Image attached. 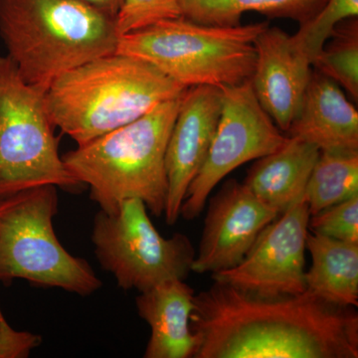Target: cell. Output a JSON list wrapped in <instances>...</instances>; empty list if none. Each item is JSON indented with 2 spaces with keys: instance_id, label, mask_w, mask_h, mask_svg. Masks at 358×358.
Returning <instances> with one entry per match:
<instances>
[{
  "instance_id": "7402d4cb",
  "label": "cell",
  "mask_w": 358,
  "mask_h": 358,
  "mask_svg": "<svg viewBox=\"0 0 358 358\" xmlns=\"http://www.w3.org/2000/svg\"><path fill=\"white\" fill-rule=\"evenodd\" d=\"M308 229L341 241L358 243V195L310 216Z\"/></svg>"
},
{
  "instance_id": "52a82bcc",
  "label": "cell",
  "mask_w": 358,
  "mask_h": 358,
  "mask_svg": "<svg viewBox=\"0 0 358 358\" xmlns=\"http://www.w3.org/2000/svg\"><path fill=\"white\" fill-rule=\"evenodd\" d=\"M46 91L21 77L8 56H0V197L51 185L81 187L59 154Z\"/></svg>"
},
{
  "instance_id": "ac0fdd59",
  "label": "cell",
  "mask_w": 358,
  "mask_h": 358,
  "mask_svg": "<svg viewBox=\"0 0 358 358\" xmlns=\"http://www.w3.org/2000/svg\"><path fill=\"white\" fill-rule=\"evenodd\" d=\"M327 0H178L181 16L201 24L232 27L247 13L284 18L299 24L312 20Z\"/></svg>"
},
{
  "instance_id": "44dd1931",
  "label": "cell",
  "mask_w": 358,
  "mask_h": 358,
  "mask_svg": "<svg viewBox=\"0 0 358 358\" xmlns=\"http://www.w3.org/2000/svg\"><path fill=\"white\" fill-rule=\"evenodd\" d=\"M358 0H327L312 20L300 25L294 41L310 59L312 65L334 28L346 20L357 17Z\"/></svg>"
},
{
  "instance_id": "3957f363",
  "label": "cell",
  "mask_w": 358,
  "mask_h": 358,
  "mask_svg": "<svg viewBox=\"0 0 358 358\" xmlns=\"http://www.w3.org/2000/svg\"><path fill=\"white\" fill-rule=\"evenodd\" d=\"M186 89L145 61L114 53L57 78L46 91V102L55 128L81 147Z\"/></svg>"
},
{
  "instance_id": "6da1fadb",
  "label": "cell",
  "mask_w": 358,
  "mask_h": 358,
  "mask_svg": "<svg viewBox=\"0 0 358 358\" xmlns=\"http://www.w3.org/2000/svg\"><path fill=\"white\" fill-rule=\"evenodd\" d=\"M193 358H357L358 315L303 292L257 296L214 282L195 294Z\"/></svg>"
},
{
  "instance_id": "e0dca14e",
  "label": "cell",
  "mask_w": 358,
  "mask_h": 358,
  "mask_svg": "<svg viewBox=\"0 0 358 358\" xmlns=\"http://www.w3.org/2000/svg\"><path fill=\"white\" fill-rule=\"evenodd\" d=\"M306 247L312 257L306 292L336 307H357L358 243L308 231Z\"/></svg>"
},
{
  "instance_id": "603a6c76",
  "label": "cell",
  "mask_w": 358,
  "mask_h": 358,
  "mask_svg": "<svg viewBox=\"0 0 358 358\" xmlns=\"http://www.w3.org/2000/svg\"><path fill=\"white\" fill-rule=\"evenodd\" d=\"M179 16L178 0H124L115 21L121 36L157 21Z\"/></svg>"
},
{
  "instance_id": "7a4b0ae2",
  "label": "cell",
  "mask_w": 358,
  "mask_h": 358,
  "mask_svg": "<svg viewBox=\"0 0 358 358\" xmlns=\"http://www.w3.org/2000/svg\"><path fill=\"white\" fill-rule=\"evenodd\" d=\"M115 18L84 0H0V37L24 81L47 91L65 73L115 53Z\"/></svg>"
},
{
  "instance_id": "d6986e66",
  "label": "cell",
  "mask_w": 358,
  "mask_h": 358,
  "mask_svg": "<svg viewBox=\"0 0 358 358\" xmlns=\"http://www.w3.org/2000/svg\"><path fill=\"white\" fill-rule=\"evenodd\" d=\"M358 195V152H320L306 188L310 216Z\"/></svg>"
},
{
  "instance_id": "7c38bea8",
  "label": "cell",
  "mask_w": 358,
  "mask_h": 358,
  "mask_svg": "<svg viewBox=\"0 0 358 358\" xmlns=\"http://www.w3.org/2000/svg\"><path fill=\"white\" fill-rule=\"evenodd\" d=\"M222 101L217 87H190L183 94L166 152L169 192L164 214L169 225L178 220L186 192L208 155Z\"/></svg>"
},
{
  "instance_id": "d4e9b609",
  "label": "cell",
  "mask_w": 358,
  "mask_h": 358,
  "mask_svg": "<svg viewBox=\"0 0 358 358\" xmlns=\"http://www.w3.org/2000/svg\"><path fill=\"white\" fill-rule=\"evenodd\" d=\"M88 3L93 4L113 15L117 16L122 6L124 0H84Z\"/></svg>"
},
{
  "instance_id": "8992f818",
  "label": "cell",
  "mask_w": 358,
  "mask_h": 358,
  "mask_svg": "<svg viewBox=\"0 0 358 358\" xmlns=\"http://www.w3.org/2000/svg\"><path fill=\"white\" fill-rule=\"evenodd\" d=\"M57 186H35L0 197V282L16 279L87 296L102 287L84 259L71 255L54 231Z\"/></svg>"
},
{
  "instance_id": "277c9868",
  "label": "cell",
  "mask_w": 358,
  "mask_h": 358,
  "mask_svg": "<svg viewBox=\"0 0 358 358\" xmlns=\"http://www.w3.org/2000/svg\"><path fill=\"white\" fill-rule=\"evenodd\" d=\"M183 94L62 155L70 173L89 186L90 199L101 210L112 211L122 200L138 199L155 216L164 213L167 143Z\"/></svg>"
},
{
  "instance_id": "9c48e42d",
  "label": "cell",
  "mask_w": 358,
  "mask_h": 358,
  "mask_svg": "<svg viewBox=\"0 0 358 358\" xmlns=\"http://www.w3.org/2000/svg\"><path fill=\"white\" fill-rule=\"evenodd\" d=\"M217 129L201 169L193 178L180 208L185 220L199 217L216 185L233 171L282 147L288 136L257 100L251 80L224 87Z\"/></svg>"
},
{
  "instance_id": "cb8c5ba5",
  "label": "cell",
  "mask_w": 358,
  "mask_h": 358,
  "mask_svg": "<svg viewBox=\"0 0 358 358\" xmlns=\"http://www.w3.org/2000/svg\"><path fill=\"white\" fill-rule=\"evenodd\" d=\"M42 343L41 336L15 331L0 310V358H26Z\"/></svg>"
},
{
  "instance_id": "8fae6325",
  "label": "cell",
  "mask_w": 358,
  "mask_h": 358,
  "mask_svg": "<svg viewBox=\"0 0 358 358\" xmlns=\"http://www.w3.org/2000/svg\"><path fill=\"white\" fill-rule=\"evenodd\" d=\"M279 215L245 183L234 179L224 183L209 200L192 272L212 275L235 267Z\"/></svg>"
},
{
  "instance_id": "ffe728a7",
  "label": "cell",
  "mask_w": 358,
  "mask_h": 358,
  "mask_svg": "<svg viewBox=\"0 0 358 358\" xmlns=\"http://www.w3.org/2000/svg\"><path fill=\"white\" fill-rule=\"evenodd\" d=\"M313 65L357 101V17L343 21L334 28L333 34L324 43Z\"/></svg>"
},
{
  "instance_id": "4fadbf2b",
  "label": "cell",
  "mask_w": 358,
  "mask_h": 358,
  "mask_svg": "<svg viewBox=\"0 0 358 358\" xmlns=\"http://www.w3.org/2000/svg\"><path fill=\"white\" fill-rule=\"evenodd\" d=\"M254 94L278 128L288 131L300 110L312 74V62L293 36L278 27L268 26L254 40Z\"/></svg>"
},
{
  "instance_id": "5b68a950",
  "label": "cell",
  "mask_w": 358,
  "mask_h": 358,
  "mask_svg": "<svg viewBox=\"0 0 358 358\" xmlns=\"http://www.w3.org/2000/svg\"><path fill=\"white\" fill-rule=\"evenodd\" d=\"M268 26L222 27L179 16L121 35L115 53L145 61L185 88L236 86L253 76L254 40Z\"/></svg>"
},
{
  "instance_id": "2e32d148",
  "label": "cell",
  "mask_w": 358,
  "mask_h": 358,
  "mask_svg": "<svg viewBox=\"0 0 358 358\" xmlns=\"http://www.w3.org/2000/svg\"><path fill=\"white\" fill-rule=\"evenodd\" d=\"M320 152L313 143L288 136L282 147L256 159L245 185L264 203L282 214L305 197Z\"/></svg>"
},
{
  "instance_id": "ba28073f",
  "label": "cell",
  "mask_w": 358,
  "mask_h": 358,
  "mask_svg": "<svg viewBox=\"0 0 358 358\" xmlns=\"http://www.w3.org/2000/svg\"><path fill=\"white\" fill-rule=\"evenodd\" d=\"M91 239L96 260L124 291L143 293L164 282L185 281L196 255L186 235L162 237L138 199L122 200L112 211L100 209Z\"/></svg>"
},
{
  "instance_id": "9a60e30c",
  "label": "cell",
  "mask_w": 358,
  "mask_h": 358,
  "mask_svg": "<svg viewBox=\"0 0 358 358\" xmlns=\"http://www.w3.org/2000/svg\"><path fill=\"white\" fill-rule=\"evenodd\" d=\"M195 292L182 280H171L140 293L138 315L150 327L145 358H190L195 338L190 327Z\"/></svg>"
},
{
  "instance_id": "5bb4252c",
  "label": "cell",
  "mask_w": 358,
  "mask_h": 358,
  "mask_svg": "<svg viewBox=\"0 0 358 358\" xmlns=\"http://www.w3.org/2000/svg\"><path fill=\"white\" fill-rule=\"evenodd\" d=\"M287 133L320 152H358V113L341 87L317 71Z\"/></svg>"
},
{
  "instance_id": "30bf717a",
  "label": "cell",
  "mask_w": 358,
  "mask_h": 358,
  "mask_svg": "<svg viewBox=\"0 0 358 358\" xmlns=\"http://www.w3.org/2000/svg\"><path fill=\"white\" fill-rule=\"evenodd\" d=\"M310 217L303 197L268 224L241 262L212 280L267 298L303 293Z\"/></svg>"
}]
</instances>
